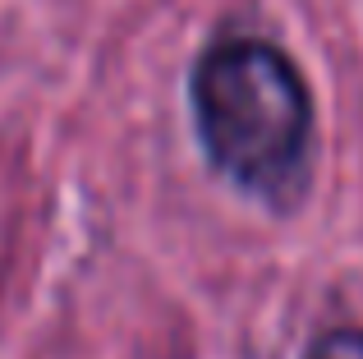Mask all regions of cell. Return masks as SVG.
<instances>
[{"label": "cell", "instance_id": "1", "mask_svg": "<svg viewBox=\"0 0 363 359\" xmlns=\"http://www.w3.org/2000/svg\"><path fill=\"white\" fill-rule=\"evenodd\" d=\"M194 111L212 162L257 194H290L303 171L313 101L276 46L230 37L194 70Z\"/></svg>", "mask_w": 363, "mask_h": 359}, {"label": "cell", "instance_id": "2", "mask_svg": "<svg viewBox=\"0 0 363 359\" xmlns=\"http://www.w3.org/2000/svg\"><path fill=\"white\" fill-rule=\"evenodd\" d=\"M303 359H363V332H359V327L322 332L318 341L303 350Z\"/></svg>", "mask_w": 363, "mask_h": 359}]
</instances>
